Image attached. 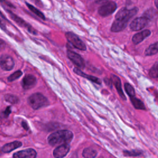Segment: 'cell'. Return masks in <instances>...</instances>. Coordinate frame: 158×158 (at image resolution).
<instances>
[{"mask_svg":"<svg viewBox=\"0 0 158 158\" xmlns=\"http://www.w3.org/2000/svg\"><path fill=\"white\" fill-rule=\"evenodd\" d=\"M138 11L137 7H134L131 9H128L126 7H123L117 13L110 30L112 32H119L125 29L128 22L131 17H133Z\"/></svg>","mask_w":158,"mask_h":158,"instance_id":"1","label":"cell"},{"mask_svg":"<svg viewBox=\"0 0 158 158\" xmlns=\"http://www.w3.org/2000/svg\"><path fill=\"white\" fill-rule=\"evenodd\" d=\"M73 137V133L67 130H58L51 134L48 138L49 144L52 146L62 144H69Z\"/></svg>","mask_w":158,"mask_h":158,"instance_id":"2","label":"cell"},{"mask_svg":"<svg viewBox=\"0 0 158 158\" xmlns=\"http://www.w3.org/2000/svg\"><path fill=\"white\" fill-rule=\"evenodd\" d=\"M28 102L33 109H38L49 104L48 99L39 93H34L30 96L28 99Z\"/></svg>","mask_w":158,"mask_h":158,"instance_id":"3","label":"cell"},{"mask_svg":"<svg viewBox=\"0 0 158 158\" xmlns=\"http://www.w3.org/2000/svg\"><path fill=\"white\" fill-rule=\"evenodd\" d=\"M65 37L68 41L75 48L81 51H85L86 49L85 43L75 33L72 32H67L65 33Z\"/></svg>","mask_w":158,"mask_h":158,"instance_id":"4","label":"cell"},{"mask_svg":"<svg viewBox=\"0 0 158 158\" xmlns=\"http://www.w3.org/2000/svg\"><path fill=\"white\" fill-rule=\"evenodd\" d=\"M116 9L117 4L113 1H110L100 6L98 9V13L102 17H107L114 12Z\"/></svg>","mask_w":158,"mask_h":158,"instance_id":"5","label":"cell"},{"mask_svg":"<svg viewBox=\"0 0 158 158\" xmlns=\"http://www.w3.org/2000/svg\"><path fill=\"white\" fill-rule=\"evenodd\" d=\"M149 22V19L146 16L137 17L130 23V28L133 31H138L145 27Z\"/></svg>","mask_w":158,"mask_h":158,"instance_id":"6","label":"cell"},{"mask_svg":"<svg viewBox=\"0 0 158 158\" xmlns=\"http://www.w3.org/2000/svg\"><path fill=\"white\" fill-rule=\"evenodd\" d=\"M14 66V62L12 57L7 54H3L0 57V67L6 71L11 70Z\"/></svg>","mask_w":158,"mask_h":158,"instance_id":"7","label":"cell"},{"mask_svg":"<svg viewBox=\"0 0 158 158\" xmlns=\"http://www.w3.org/2000/svg\"><path fill=\"white\" fill-rule=\"evenodd\" d=\"M6 11L9 13V14L10 15L11 19H12L13 20H14L19 25H20V26H21V27H22L26 28L27 29V30H28L29 32H30V33H33V34H36V32L35 30L33 29L31 25H30L28 23H27L25 21H24L22 18L19 17L17 16V15H15V14H14V13H12V12L9 10H7V9H6Z\"/></svg>","mask_w":158,"mask_h":158,"instance_id":"8","label":"cell"},{"mask_svg":"<svg viewBox=\"0 0 158 158\" xmlns=\"http://www.w3.org/2000/svg\"><path fill=\"white\" fill-rule=\"evenodd\" d=\"M67 55L69 59L78 68L83 69L85 67V61L78 54L73 51L68 50L67 52Z\"/></svg>","mask_w":158,"mask_h":158,"instance_id":"9","label":"cell"},{"mask_svg":"<svg viewBox=\"0 0 158 158\" xmlns=\"http://www.w3.org/2000/svg\"><path fill=\"white\" fill-rule=\"evenodd\" d=\"M70 150L69 144H62L57 146L53 151V156L56 158H62L65 157Z\"/></svg>","mask_w":158,"mask_h":158,"instance_id":"10","label":"cell"},{"mask_svg":"<svg viewBox=\"0 0 158 158\" xmlns=\"http://www.w3.org/2000/svg\"><path fill=\"white\" fill-rule=\"evenodd\" d=\"M36 83V79L35 76L31 74L26 75L22 81V86L25 89H29L35 86Z\"/></svg>","mask_w":158,"mask_h":158,"instance_id":"11","label":"cell"},{"mask_svg":"<svg viewBox=\"0 0 158 158\" xmlns=\"http://www.w3.org/2000/svg\"><path fill=\"white\" fill-rule=\"evenodd\" d=\"M36 156V151L31 148L18 151L13 154V157L14 158H35Z\"/></svg>","mask_w":158,"mask_h":158,"instance_id":"12","label":"cell"},{"mask_svg":"<svg viewBox=\"0 0 158 158\" xmlns=\"http://www.w3.org/2000/svg\"><path fill=\"white\" fill-rule=\"evenodd\" d=\"M151 35V31L149 30H144L141 32L136 33L132 38V41L135 44H138L143 41L146 38Z\"/></svg>","mask_w":158,"mask_h":158,"instance_id":"13","label":"cell"},{"mask_svg":"<svg viewBox=\"0 0 158 158\" xmlns=\"http://www.w3.org/2000/svg\"><path fill=\"white\" fill-rule=\"evenodd\" d=\"M110 80L112 81V83H113V85L115 86V87L117 89V91L119 94V96L121 97L122 99H123V100L126 99V97L122 91V86H121V81L120 78L115 75H112L111 77H110Z\"/></svg>","mask_w":158,"mask_h":158,"instance_id":"14","label":"cell"},{"mask_svg":"<svg viewBox=\"0 0 158 158\" xmlns=\"http://www.w3.org/2000/svg\"><path fill=\"white\" fill-rule=\"evenodd\" d=\"M73 72L76 74H77V75H80V76H81L83 78H85L88 79V80H90V81H93V82H94L96 84H98V85L101 84V80L99 78H98L96 77L92 76V75H89L88 74H86L85 73L82 72L81 70H80L78 68H74Z\"/></svg>","mask_w":158,"mask_h":158,"instance_id":"15","label":"cell"},{"mask_svg":"<svg viewBox=\"0 0 158 158\" xmlns=\"http://www.w3.org/2000/svg\"><path fill=\"white\" fill-rule=\"evenodd\" d=\"M22 144L20 141H13V142H11V143L5 144L4 146H3V147L1 149L3 152L8 153L22 146Z\"/></svg>","mask_w":158,"mask_h":158,"instance_id":"16","label":"cell"},{"mask_svg":"<svg viewBox=\"0 0 158 158\" xmlns=\"http://www.w3.org/2000/svg\"><path fill=\"white\" fill-rule=\"evenodd\" d=\"M130 101H131L132 104L133 105V106L135 107V109H141V110H145L146 109L145 106L144 105L143 102L141 100H139V99L135 97V96L130 97Z\"/></svg>","mask_w":158,"mask_h":158,"instance_id":"17","label":"cell"},{"mask_svg":"<svg viewBox=\"0 0 158 158\" xmlns=\"http://www.w3.org/2000/svg\"><path fill=\"white\" fill-rule=\"evenodd\" d=\"M146 56H152L158 53V42L151 44L145 51Z\"/></svg>","mask_w":158,"mask_h":158,"instance_id":"18","label":"cell"},{"mask_svg":"<svg viewBox=\"0 0 158 158\" xmlns=\"http://www.w3.org/2000/svg\"><path fill=\"white\" fill-rule=\"evenodd\" d=\"M97 152L91 148H85L83 151V156L86 158H94L96 157Z\"/></svg>","mask_w":158,"mask_h":158,"instance_id":"19","label":"cell"},{"mask_svg":"<svg viewBox=\"0 0 158 158\" xmlns=\"http://www.w3.org/2000/svg\"><path fill=\"white\" fill-rule=\"evenodd\" d=\"M26 5L28 7V9L33 12L34 13L35 15H36L38 17H40V19H43V20H45V17H44V15L37 8L33 6H32L31 4L28 3V2H26Z\"/></svg>","mask_w":158,"mask_h":158,"instance_id":"20","label":"cell"},{"mask_svg":"<svg viewBox=\"0 0 158 158\" xmlns=\"http://www.w3.org/2000/svg\"><path fill=\"white\" fill-rule=\"evenodd\" d=\"M149 74L151 78L158 80V61L156 62L151 68Z\"/></svg>","mask_w":158,"mask_h":158,"instance_id":"21","label":"cell"},{"mask_svg":"<svg viewBox=\"0 0 158 158\" xmlns=\"http://www.w3.org/2000/svg\"><path fill=\"white\" fill-rule=\"evenodd\" d=\"M4 100L8 102H10L11 104H17L19 102V98L14 96V95H12V94H6L4 96Z\"/></svg>","mask_w":158,"mask_h":158,"instance_id":"22","label":"cell"},{"mask_svg":"<svg viewBox=\"0 0 158 158\" xmlns=\"http://www.w3.org/2000/svg\"><path fill=\"white\" fill-rule=\"evenodd\" d=\"M125 91L127 92V93L128 94V95L131 97V96H135V90H134V88L133 87L130 85L129 83H125Z\"/></svg>","mask_w":158,"mask_h":158,"instance_id":"23","label":"cell"},{"mask_svg":"<svg viewBox=\"0 0 158 158\" xmlns=\"http://www.w3.org/2000/svg\"><path fill=\"white\" fill-rule=\"evenodd\" d=\"M22 75V72L20 70H17L12 74H11L7 78L9 81H12L17 78H19L20 77H21Z\"/></svg>","mask_w":158,"mask_h":158,"instance_id":"24","label":"cell"},{"mask_svg":"<svg viewBox=\"0 0 158 158\" xmlns=\"http://www.w3.org/2000/svg\"><path fill=\"white\" fill-rule=\"evenodd\" d=\"M141 154V151L138 150H131V151H123V154L125 156H138Z\"/></svg>","mask_w":158,"mask_h":158,"instance_id":"25","label":"cell"},{"mask_svg":"<svg viewBox=\"0 0 158 158\" xmlns=\"http://www.w3.org/2000/svg\"><path fill=\"white\" fill-rule=\"evenodd\" d=\"M11 112V109H10V107H7V109L5 110V111L4 112V114L5 115V117H7L9 114Z\"/></svg>","mask_w":158,"mask_h":158,"instance_id":"26","label":"cell"},{"mask_svg":"<svg viewBox=\"0 0 158 158\" xmlns=\"http://www.w3.org/2000/svg\"><path fill=\"white\" fill-rule=\"evenodd\" d=\"M5 46H6V44L4 41H2V40H0V51H2L5 48Z\"/></svg>","mask_w":158,"mask_h":158,"instance_id":"27","label":"cell"},{"mask_svg":"<svg viewBox=\"0 0 158 158\" xmlns=\"http://www.w3.org/2000/svg\"><path fill=\"white\" fill-rule=\"evenodd\" d=\"M22 127H23V128H24L25 130H28L29 127H28V124H27V123L26 122L23 121V122H22Z\"/></svg>","mask_w":158,"mask_h":158,"instance_id":"28","label":"cell"},{"mask_svg":"<svg viewBox=\"0 0 158 158\" xmlns=\"http://www.w3.org/2000/svg\"><path fill=\"white\" fill-rule=\"evenodd\" d=\"M109 0H95L96 2L98 3V4H101V3H104V2H107Z\"/></svg>","mask_w":158,"mask_h":158,"instance_id":"29","label":"cell"},{"mask_svg":"<svg viewBox=\"0 0 158 158\" xmlns=\"http://www.w3.org/2000/svg\"><path fill=\"white\" fill-rule=\"evenodd\" d=\"M36 5H38V6H40V5H42V4H41V1L40 0H32Z\"/></svg>","mask_w":158,"mask_h":158,"instance_id":"30","label":"cell"},{"mask_svg":"<svg viewBox=\"0 0 158 158\" xmlns=\"http://www.w3.org/2000/svg\"><path fill=\"white\" fill-rule=\"evenodd\" d=\"M154 4L157 9H158V0H154Z\"/></svg>","mask_w":158,"mask_h":158,"instance_id":"31","label":"cell"},{"mask_svg":"<svg viewBox=\"0 0 158 158\" xmlns=\"http://www.w3.org/2000/svg\"><path fill=\"white\" fill-rule=\"evenodd\" d=\"M2 155V149H0V156Z\"/></svg>","mask_w":158,"mask_h":158,"instance_id":"32","label":"cell"},{"mask_svg":"<svg viewBox=\"0 0 158 158\" xmlns=\"http://www.w3.org/2000/svg\"><path fill=\"white\" fill-rule=\"evenodd\" d=\"M6 0H0V2H4Z\"/></svg>","mask_w":158,"mask_h":158,"instance_id":"33","label":"cell"}]
</instances>
